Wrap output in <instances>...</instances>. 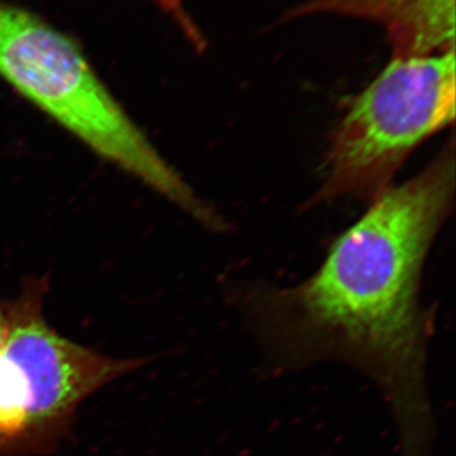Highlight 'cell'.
Returning <instances> with one entry per match:
<instances>
[{
	"instance_id": "cell-5",
	"label": "cell",
	"mask_w": 456,
	"mask_h": 456,
	"mask_svg": "<svg viewBox=\"0 0 456 456\" xmlns=\"http://www.w3.org/2000/svg\"><path fill=\"white\" fill-rule=\"evenodd\" d=\"M165 12L175 18L179 25L183 27L188 36L193 38L194 42H200L197 29L191 25V20L187 17L184 9L182 7V0H154Z\"/></svg>"
},
{
	"instance_id": "cell-6",
	"label": "cell",
	"mask_w": 456,
	"mask_h": 456,
	"mask_svg": "<svg viewBox=\"0 0 456 456\" xmlns=\"http://www.w3.org/2000/svg\"><path fill=\"white\" fill-rule=\"evenodd\" d=\"M8 335V316L4 305H0V349L7 340Z\"/></svg>"
},
{
	"instance_id": "cell-3",
	"label": "cell",
	"mask_w": 456,
	"mask_h": 456,
	"mask_svg": "<svg viewBox=\"0 0 456 456\" xmlns=\"http://www.w3.org/2000/svg\"><path fill=\"white\" fill-rule=\"evenodd\" d=\"M31 284L4 305L0 349V456H46L59 448L84 402L147 359L110 358L60 335Z\"/></svg>"
},
{
	"instance_id": "cell-2",
	"label": "cell",
	"mask_w": 456,
	"mask_h": 456,
	"mask_svg": "<svg viewBox=\"0 0 456 456\" xmlns=\"http://www.w3.org/2000/svg\"><path fill=\"white\" fill-rule=\"evenodd\" d=\"M0 79L108 163L208 226L215 212L159 154L82 47L37 14L0 2Z\"/></svg>"
},
{
	"instance_id": "cell-1",
	"label": "cell",
	"mask_w": 456,
	"mask_h": 456,
	"mask_svg": "<svg viewBox=\"0 0 456 456\" xmlns=\"http://www.w3.org/2000/svg\"><path fill=\"white\" fill-rule=\"evenodd\" d=\"M454 191L450 142L422 173L375 200L316 274L253 308L255 334L273 368L336 360L370 377L391 404L402 456H428L434 441L426 387L431 323L419 281Z\"/></svg>"
},
{
	"instance_id": "cell-4",
	"label": "cell",
	"mask_w": 456,
	"mask_h": 456,
	"mask_svg": "<svg viewBox=\"0 0 456 456\" xmlns=\"http://www.w3.org/2000/svg\"><path fill=\"white\" fill-rule=\"evenodd\" d=\"M454 116V50L395 56L336 128L314 202L347 194L378 200L411 151Z\"/></svg>"
}]
</instances>
